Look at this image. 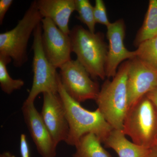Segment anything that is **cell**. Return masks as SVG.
Here are the masks:
<instances>
[{"instance_id":"obj_18","label":"cell","mask_w":157,"mask_h":157,"mask_svg":"<svg viewBox=\"0 0 157 157\" xmlns=\"http://www.w3.org/2000/svg\"><path fill=\"white\" fill-rule=\"evenodd\" d=\"M135 51L136 58L157 70V36L142 42Z\"/></svg>"},{"instance_id":"obj_4","label":"cell","mask_w":157,"mask_h":157,"mask_svg":"<svg viewBox=\"0 0 157 157\" xmlns=\"http://www.w3.org/2000/svg\"><path fill=\"white\" fill-rule=\"evenodd\" d=\"M43 18L36 2H32L16 26L0 34V55L10 58L16 67H22L28 60L29 40Z\"/></svg>"},{"instance_id":"obj_16","label":"cell","mask_w":157,"mask_h":157,"mask_svg":"<svg viewBox=\"0 0 157 157\" xmlns=\"http://www.w3.org/2000/svg\"><path fill=\"white\" fill-rule=\"evenodd\" d=\"M157 36V0H150L143 24L137 33L134 45L138 47L142 42Z\"/></svg>"},{"instance_id":"obj_12","label":"cell","mask_w":157,"mask_h":157,"mask_svg":"<svg viewBox=\"0 0 157 157\" xmlns=\"http://www.w3.org/2000/svg\"><path fill=\"white\" fill-rule=\"evenodd\" d=\"M21 110L25 122L39 154L42 157H56L57 145L45 126L34 103L25 101Z\"/></svg>"},{"instance_id":"obj_19","label":"cell","mask_w":157,"mask_h":157,"mask_svg":"<svg viewBox=\"0 0 157 157\" xmlns=\"http://www.w3.org/2000/svg\"><path fill=\"white\" fill-rule=\"evenodd\" d=\"M75 3L76 11L78 14L76 18L87 26L90 32L95 33L94 6L88 0H75Z\"/></svg>"},{"instance_id":"obj_17","label":"cell","mask_w":157,"mask_h":157,"mask_svg":"<svg viewBox=\"0 0 157 157\" xmlns=\"http://www.w3.org/2000/svg\"><path fill=\"white\" fill-rule=\"evenodd\" d=\"M11 60L10 58L0 55V87L7 94H11L14 91L20 90L25 84L22 79H13L8 73L7 66Z\"/></svg>"},{"instance_id":"obj_13","label":"cell","mask_w":157,"mask_h":157,"mask_svg":"<svg viewBox=\"0 0 157 157\" xmlns=\"http://www.w3.org/2000/svg\"><path fill=\"white\" fill-rule=\"evenodd\" d=\"M37 6L43 18L51 20L60 30L70 35V16L76 11L75 0H37Z\"/></svg>"},{"instance_id":"obj_15","label":"cell","mask_w":157,"mask_h":157,"mask_svg":"<svg viewBox=\"0 0 157 157\" xmlns=\"http://www.w3.org/2000/svg\"><path fill=\"white\" fill-rule=\"evenodd\" d=\"M102 143L95 134L89 133L83 135L75 147L76 151L72 157H111Z\"/></svg>"},{"instance_id":"obj_22","label":"cell","mask_w":157,"mask_h":157,"mask_svg":"<svg viewBox=\"0 0 157 157\" xmlns=\"http://www.w3.org/2000/svg\"><path fill=\"white\" fill-rule=\"evenodd\" d=\"M13 2V0L0 1V25L2 24L5 15Z\"/></svg>"},{"instance_id":"obj_20","label":"cell","mask_w":157,"mask_h":157,"mask_svg":"<svg viewBox=\"0 0 157 157\" xmlns=\"http://www.w3.org/2000/svg\"><path fill=\"white\" fill-rule=\"evenodd\" d=\"M94 15L96 24H100L107 27L111 23L107 16L105 3L102 0H96L94 6Z\"/></svg>"},{"instance_id":"obj_2","label":"cell","mask_w":157,"mask_h":157,"mask_svg":"<svg viewBox=\"0 0 157 157\" xmlns=\"http://www.w3.org/2000/svg\"><path fill=\"white\" fill-rule=\"evenodd\" d=\"M130 60L123 62L112 80L106 79L96 100L98 109L113 129L122 130L128 109L127 79Z\"/></svg>"},{"instance_id":"obj_8","label":"cell","mask_w":157,"mask_h":157,"mask_svg":"<svg viewBox=\"0 0 157 157\" xmlns=\"http://www.w3.org/2000/svg\"><path fill=\"white\" fill-rule=\"evenodd\" d=\"M42 48L46 57L56 69L72 59L71 40L48 18L42 21Z\"/></svg>"},{"instance_id":"obj_11","label":"cell","mask_w":157,"mask_h":157,"mask_svg":"<svg viewBox=\"0 0 157 157\" xmlns=\"http://www.w3.org/2000/svg\"><path fill=\"white\" fill-rule=\"evenodd\" d=\"M108 51L105 65V73L108 78L116 75L119 65L124 61L136 58V51L128 50L124 44L126 25L124 21L119 19L107 27Z\"/></svg>"},{"instance_id":"obj_6","label":"cell","mask_w":157,"mask_h":157,"mask_svg":"<svg viewBox=\"0 0 157 157\" xmlns=\"http://www.w3.org/2000/svg\"><path fill=\"white\" fill-rule=\"evenodd\" d=\"M42 22L35 29L32 49L33 51V85L25 102L34 103L39 94H57L58 91L59 74L56 68L48 60L42 48Z\"/></svg>"},{"instance_id":"obj_9","label":"cell","mask_w":157,"mask_h":157,"mask_svg":"<svg viewBox=\"0 0 157 157\" xmlns=\"http://www.w3.org/2000/svg\"><path fill=\"white\" fill-rule=\"evenodd\" d=\"M156 88L157 69L137 58L130 60L127 79L128 109L147 93Z\"/></svg>"},{"instance_id":"obj_23","label":"cell","mask_w":157,"mask_h":157,"mask_svg":"<svg viewBox=\"0 0 157 157\" xmlns=\"http://www.w3.org/2000/svg\"><path fill=\"white\" fill-rule=\"evenodd\" d=\"M146 96L153 103L157 108V88L147 93Z\"/></svg>"},{"instance_id":"obj_7","label":"cell","mask_w":157,"mask_h":157,"mask_svg":"<svg viewBox=\"0 0 157 157\" xmlns=\"http://www.w3.org/2000/svg\"><path fill=\"white\" fill-rule=\"evenodd\" d=\"M59 74L63 87L74 100L80 103L96 101L100 91L99 84L77 60H70L63 65Z\"/></svg>"},{"instance_id":"obj_25","label":"cell","mask_w":157,"mask_h":157,"mask_svg":"<svg viewBox=\"0 0 157 157\" xmlns=\"http://www.w3.org/2000/svg\"><path fill=\"white\" fill-rule=\"evenodd\" d=\"M0 157H16L9 151H5L0 155Z\"/></svg>"},{"instance_id":"obj_21","label":"cell","mask_w":157,"mask_h":157,"mask_svg":"<svg viewBox=\"0 0 157 157\" xmlns=\"http://www.w3.org/2000/svg\"><path fill=\"white\" fill-rule=\"evenodd\" d=\"M19 148L21 157H30L29 147L25 134H21L20 135Z\"/></svg>"},{"instance_id":"obj_1","label":"cell","mask_w":157,"mask_h":157,"mask_svg":"<svg viewBox=\"0 0 157 157\" xmlns=\"http://www.w3.org/2000/svg\"><path fill=\"white\" fill-rule=\"evenodd\" d=\"M58 93L64 106L69 123V135L65 142L70 146L76 147L83 135L93 133L104 143L113 129L99 109L87 110L70 97L63 87L59 76Z\"/></svg>"},{"instance_id":"obj_24","label":"cell","mask_w":157,"mask_h":157,"mask_svg":"<svg viewBox=\"0 0 157 157\" xmlns=\"http://www.w3.org/2000/svg\"><path fill=\"white\" fill-rule=\"evenodd\" d=\"M148 157H157V140L154 144L149 148Z\"/></svg>"},{"instance_id":"obj_5","label":"cell","mask_w":157,"mask_h":157,"mask_svg":"<svg viewBox=\"0 0 157 157\" xmlns=\"http://www.w3.org/2000/svg\"><path fill=\"white\" fill-rule=\"evenodd\" d=\"M123 132L139 146L150 148L157 140V108L146 96L129 108Z\"/></svg>"},{"instance_id":"obj_14","label":"cell","mask_w":157,"mask_h":157,"mask_svg":"<svg viewBox=\"0 0 157 157\" xmlns=\"http://www.w3.org/2000/svg\"><path fill=\"white\" fill-rule=\"evenodd\" d=\"M122 130L113 129L104 143L119 157H148L149 148L139 146L127 139Z\"/></svg>"},{"instance_id":"obj_3","label":"cell","mask_w":157,"mask_h":157,"mask_svg":"<svg viewBox=\"0 0 157 157\" xmlns=\"http://www.w3.org/2000/svg\"><path fill=\"white\" fill-rule=\"evenodd\" d=\"M72 52L76 54L77 61L87 71L93 79L106 78L105 65L108 45L101 32L92 33L81 25L70 30Z\"/></svg>"},{"instance_id":"obj_10","label":"cell","mask_w":157,"mask_h":157,"mask_svg":"<svg viewBox=\"0 0 157 157\" xmlns=\"http://www.w3.org/2000/svg\"><path fill=\"white\" fill-rule=\"evenodd\" d=\"M43 94V105L41 116L57 145L66 142L69 135V125L64 106L59 94L51 93Z\"/></svg>"}]
</instances>
